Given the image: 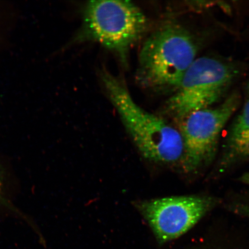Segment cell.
Wrapping results in <instances>:
<instances>
[{"label":"cell","mask_w":249,"mask_h":249,"mask_svg":"<svg viewBox=\"0 0 249 249\" xmlns=\"http://www.w3.org/2000/svg\"><path fill=\"white\" fill-rule=\"evenodd\" d=\"M102 80L108 98L143 157L160 163H182L185 148L179 130L140 107L116 77L104 72Z\"/></svg>","instance_id":"6da1fadb"},{"label":"cell","mask_w":249,"mask_h":249,"mask_svg":"<svg viewBox=\"0 0 249 249\" xmlns=\"http://www.w3.org/2000/svg\"><path fill=\"white\" fill-rule=\"evenodd\" d=\"M83 14L81 37L99 43L124 62L148 27L147 18L142 9L129 1H89Z\"/></svg>","instance_id":"3957f363"},{"label":"cell","mask_w":249,"mask_h":249,"mask_svg":"<svg viewBox=\"0 0 249 249\" xmlns=\"http://www.w3.org/2000/svg\"><path fill=\"white\" fill-rule=\"evenodd\" d=\"M242 182L249 185V173H246L240 178Z\"/></svg>","instance_id":"9c48e42d"},{"label":"cell","mask_w":249,"mask_h":249,"mask_svg":"<svg viewBox=\"0 0 249 249\" xmlns=\"http://www.w3.org/2000/svg\"><path fill=\"white\" fill-rule=\"evenodd\" d=\"M238 104L239 97L234 94L216 108L192 112L178 120L184 143L185 171L194 172L213 160L220 134Z\"/></svg>","instance_id":"5b68a950"},{"label":"cell","mask_w":249,"mask_h":249,"mask_svg":"<svg viewBox=\"0 0 249 249\" xmlns=\"http://www.w3.org/2000/svg\"><path fill=\"white\" fill-rule=\"evenodd\" d=\"M249 157V100L238 117L227 139L224 163Z\"/></svg>","instance_id":"52a82bcc"},{"label":"cell","mask_w":249,"mask_h":249,"mask_svg":"<svg viewBox=\"0 0 249 249\" xmlns=\"http://www.w3.org/2000/svg\"><path fill=\"white\" fill-rule=\"evenodd\" d=\"M229 64L210 57L196 58L167 102V110L178 120L219 101L235 76Z\"/></svg>","instance_id":"277c9868"},{"label":"cell","mask_w":249,"mask_h":249,"mask_svg":"<svg viewBox=\"0 0 249 249\" xmlns=\"http://www.w3.org/2000/svg\"><path fill=\"white\" fill-rule=\"evenodd\" d=\"M197 52L195 39L184 28L174 23L162 25L149 36L140 51V83L156 90L177 89Z\"/></svg>","instance_id":"7a4b0ae2"},{"label":"cell","mask_w":249,"mask_h":249,"mask_svg":"<svg viewBox=\"0 0 249 249\" xmlns=\"http://www.w3.org/2000/svg\"><path fill=\"white\" fill-rule=\"evenodd\" d=\"M248 89H249V86H248Z\"/></svg>","instance_id":"30bf717a"},{"label":"cell","mask_w":249,"mask_h":249,"mask_svg":"<svg viewBox=\"0 0 249 249\" xmlns=\"http://www.w3.org/2000/svg\"><path fill=\"white\" fill-rule=\"evenodd\" d=\"M4 171H3L1 165L0 164V203L5 205V207L9 208V209L16 211L18 213V211L16 209V208H14V207H12L11 204L9 203L7 199L4 198V196H3L2 189L3 185H4Z\"/></svg>","instance_id":"ba28073f"},{"label":"cell","mask_w":249,"mask_h":249,"mask_svg":"<svg viewBox=\"0 0 249 249\" xmlns=\"http://www.w3.org/2000/svg\"><path fill=\"white\" fill-rule=\"evenodd\" d=\"M213 200L196 196H173L140 202V213L160 244L191 229L210 209Z\"/></svg>","instance_id":"8992f818"}]
</instances>
